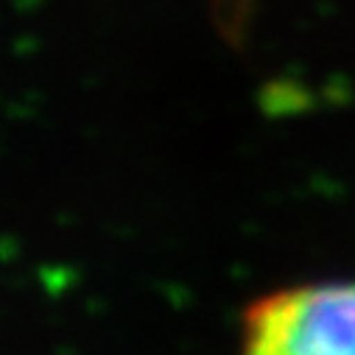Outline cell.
I'll use <instances>...</instances> for the list:
<instances>
[{
  "label": "cell",
  "instance_id": "1",
  "mask_svg": "<svg viewBox=\"0 0 355 355\" xmlns=\"http://www.w3.org/2000/svg\"><path fill=\"white\" fill-rule=\"evenodd\" d=\"M241 355H355V283H300L257 297L241 319Z\"/></svg>",
  "mask_w": 355,
  "mask_h": 355
}]
</instances>
